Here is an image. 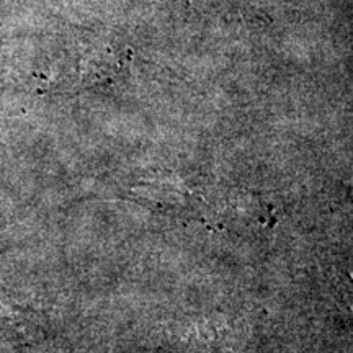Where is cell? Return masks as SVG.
<instances>
[{
    "instance_id": "2",
    "label": "cell",
    "mask_w": 353,
    "mask_h": 353,
    "mask_svg": "<svg viewBox=\"0 0 353 353\" xmlns=\"http://www.w3.org/2000/svg\"><path fill=\"white\" fill-rule=\"evenodd\" d=\"M273 211L262 198L247 195L231 196L219 210V223L237 228H265L270 224Z\"/></svg>"
},
{
    "instance_id": "1",
    "label": "cell",
    "mask_w": 353,
    "mask_h": 353,
    "mask_svg": "<svg viewBox=\"0 0 353 353\" xmlns=\"http://www.w3.org/2000/svg\"><path fill=\"white\" fill-rule=\"evenodd\" d=\"M132 193L148 208L169 214L172 218L187 216L198 208V195L175 174H161L144 179L132 187Z\"/></svg>"
}]
</instances>
